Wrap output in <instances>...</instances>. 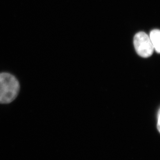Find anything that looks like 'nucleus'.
Segmentation results:
<instances>
[{"label": "nucleus", "mask_w": 160, "mask_h": 160, "mask_svg": "<svg viewBox=\"0 0 160 160\" xmlns=\"http://www.w3.org/2000/svg\"><path fill=\"white\" fill-rule=\"evenodd\" d=\"M20 84L14 76L8 72L0 73V104H9L17 97Z\"/></svg>", "instance_id": "nucleus-1"}, {"label": "nucleus", "mask_w": 160, "mask_h": 160, "mask_svg": "<svg viewBox=\"0 0 160 160\" xmlns=\"http://www.w3.org/2000/svg\"><path fill=\"white\" fill-rule=\"evenodd\" d=\"M133 44L136 51L143 58H148L153 53L154 48L149 36L143 32H138L135 35Z\"/></svg>", "instance_id": "nucleus-2"}, {"label": "nucleus", "mask_w": 160, "mask_h": 160, "mask_svg": "<svg viewBox=\"0 0 160 160\" xmlns=\"http://www.w3.org/2000/svg\"><path fill=\"white\" fill-rule=\"evenodd\" d=\"M149 37L154 49L158 53H160V30L154 29L152 30Z\"/></svg>", "instance_id": "nucleus-3"}, {"label": "nucleus", "mask_w": 160, "mask_h": 160, "mask_svg": "<svg viewBox=\"0 0 160 160\" xmlns=\"http://www.w3.org/2000/svg\"><path fill=\"white\" fill-rule=\"evenodd\" d=\"M157 127L158 130L159 132L160 133V109L158 113V121Z\"/></svg>", "instance_id": "nucleus-4"}]
</instances>
